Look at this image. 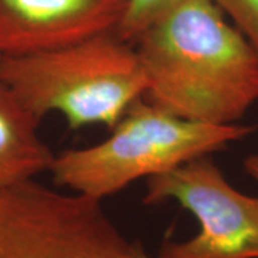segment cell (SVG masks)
<instances>
[{
    "label": "cell",
    "mask_w": 258,
    "mask_h": 258,
    "mask_svg": "<svg viewBox=\"0 0 258 258\" xmlns=\"http://www.w3.org/2000/svg\"><path fill=\"white\" fill-rule=\"evenodd\" d=\"M145 98L179 118L240 123L258 101V56L212 0H185L135 42Z\"/></svg>",
    "instance_id": "1"
},
{
    "label": "cell",
    "mask_w": 258,
    "mask_h": 258,
    "mask_svg": "<svg viewBox=\"0 0 258 258\" xmlns=\"http://www.w3.org/2000/svg\"><path fill=\"white\" fill-rule=\"evenodd\" d=\"M0 81L37 119L57 112L74 131L111 129L147 92L137 47L115 29L42 53L0 57Z\"/></svg>",
    "instance_id": "2"
},
{
    "label": "cell",
    "mask_w": 258,
    "mask_h": 258,
    "mask_svg": "<svg viewBox=\"0 0 258 258\" xmlns=\"http://www.w3.org/2000/svg\"><path fill=\"white\" fill-rule=\"evenodd\" d=\"M254 131L252 125H208L184 119L144 96L129 106L108 138L92 147L57 154L49 172L57 186L102 201L138 179L224 151Z\"/></svg>",
    "instance_id": "3"
},
{
    "label": "cell",
    "mask_w": 258,
    "mask_h": 258,
    "mask_svg": "<svg viewBox=\"0 0 258 258\" xmlns=\"http://www.w3.org/2000/svg\"><path fill=\"white\" fill-rule=\"evenodd\" d=\"M0 258H134L102 201L30 179L0 189Z\"/></svg>",
    "instance_id": "4"
},
{
    "label": "cell",
    "mask_w": 258,
    "mask_h": 258,
    "mask_svg": "<svg viewBox=\"0 0 258 258\" xmlns=\"http://www.w3.org/2000/svg\"><path fill=\"white\" fill-rule=\"evenodd\" d=\"M145 181L144 204L174 201L200 224L188 240L162 241L157 258H258V197L238 191L210 155Z\"/></svg>",
    "instance_id": "5"
},
{
    "label": "cell",
    "mask_w": 258,
    "mask_h": 258,
    "mask_svg": "<svg viewBox=\"0 0 258 258\" xmlns=\"http://www.w3.org/2000/svg\"><path fill=\"white\" fill-rule=\"evenodd\" d=\"M125 0H0V56L68 46L116 29Z\"/></svg>",
    "instance_id": "6"
},
{
    "label": "cell",
    "mask_w": 258,
    "mask_h": 258,
    "mask_svg": "<svg viewBox=\"0 0 258 258\" xmlns=\"http://www.w3.org/2000/svg\"><path fill=\"white\" fill-rule=\"evenodd\" d=\"M39 122L0 81V189L50 169L55 154L39 137Z\"/></svg>",
    "instance_id": "7"
},
{
    "label": "cell",
    "mask_w": 258,
    "mask_h": 258,
    "mask_svg": "<svg viewBox=\"0 0 258 258\" xmlns=\"http://www.w3.org/2000/svg\"><path fill=\"white\" fill-rule=\"evenodd\" d=\"M182 2L185 0H125L123 13L115 32L120 39L135 45L151 25Z\"/></svg>",
    "instance_id": "8"
},
{
    "label": "cell",
    "mask_w": 258,
    "mask_h": 258,
    "mask_svg": "<svg viewBox=\"0 0 258 258\" xmlns=\"http://www.w3.org/2000/svg\"><path fill=\"white\" fill-rule=\"evenodd\" d=\"M258 56V0H212Z\"/></svg>",
    "instance_id": "9"
},
{
    "label": "cell",
    "mask_w": 258,
    "mask_h": 258,
    "mask_svg": "<svg viewBox=\"0 0 258 258\" xmlns=\"http://www.w3.org/2000/svg\"><path fill=\"white\" fill-rule=\"evenodd\" d=\"M244 169L255 182H258V154H251L244 159Z\"/></svg>",
    "instance_id": "10"
},
{
    "label": "cell",
    "mask_w": 258,
    "mask_h": 258,
    "mask_svg": "<svg viewBox=\"0 0 258 258\" xmlns=\"http://www.w3.org/2000/svg\"><path fill=\"white\" fill-rule=\"evenodd\" d=\"M134 258H152L148 255V252L144 248V245L141 242H134Z\"/></svg>",
    "instance_id": "11"
},
{
    "label": "cell",
    "mask_w": 258,
    "mask_h": 258,
    "mask_svg": "<svg viewBox=\"0 0 258 258\" xmlns=\"http://www.w3.org/2000/svg\"><path fill=\"white\" fill-rule=\"evenodd\" d=\"M0 57H2V56H0Z\"/></svg>",
    "instance_id": "12"
}]
</instances>
